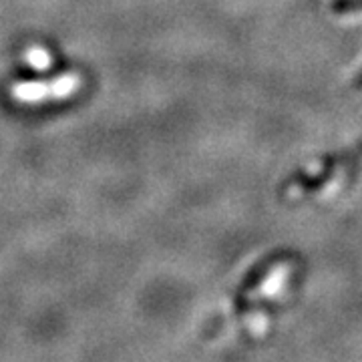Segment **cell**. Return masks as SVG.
Listing matches in <instances>:
<instances>
[{
    "label": "cell",
    "instance_id": "obj_1",
    "mask_svg": "<svg viewBox=\"0 0 362 362\" xmlns=\"http://www.w3.org/2000/svg\"><path fill=\"white\" fill-rule=\"evenodd\" d=\"M83 85L77 73H65L51 81H23L11 87V97L18 103H42V101H63L75 95Z\"/></svg>",
    "mask_w": 362,
    "mask_h": 362
},
{
    "label": "cell",
    "instance_id": "obj_2",
    "mask_svg": "<svg viewBox=\"0 0 362 362\" xmlns=\"http://www.w3.org/2000/svg\"><path fill=\"white\" fill-rule=\"evenodd\" d=\"M25 63L35 71H47L52 65V54L42 47H30L25 51Z\"/></svg>",
    "mask_w": 362,
    "mask_h": 362
}]
</instances>
